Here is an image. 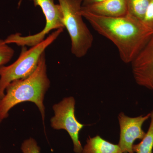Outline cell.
Wrapping results in <instances>:
<instances>
[{
    "mask_svg": "<svg viewBox=\"0 0 153 153\" xmlns=\"http://www.w3.org/2000/svg\"><path fill=\"white\" fill-rule=\"evenodd\" d=\"M82 17L94 30L113 43L121 59L131 63L153 35L143 22L127 14L123 17L108 18L94 15L81 10Z\"/></svg>",
    "mask_w": 153,
    "mask_h": 153,
    "instance_id": "obj_1",
    "label": "cell"
},
{
    "mask_svg": "<svg viewBox=\"0 0 153 153\" xmlns=\"http://www.w3.org/2000/svg\"><path fill=\"white\" fill-rule=\"evenodd\" d=\"M50 81L47 72L46 55L44 52L40 57L38 66L30 76L14 80L6 88L4 95L0 99V119L7 118L9 112L17 105L25 102L36 104L41 113L43 122L45 117L44 97Z\"/></svg>",
    "mask_w": 153,
    "mask_h": 153,
    "instance_id": "obj_2",
    "label": "cell"
},
{
    "mask_svg": "<svg viewBox=\"0 0 153 153\" xmlns=\"http://www.w3.org/2000/svg\"><path fill=\"white\" fill-rule=\"evenodd\" d=\"M63 30L61 28L55 30L44 41L30 49L22 47L21 54L13 63L0 67V99L4 95L6 88L10 83L14 80L26 78L35 71L41 55Z\"/></svg>",
    "mask_w": 153,
    "mask_h": 153,
    "instance_id": "obj_3",
    "label": "cell"
},
{
    "mask_svg": "<svg viewBox=\"0 0 153 153\" xmlns=\"http://www.w3.org/2000/svg\"><path fill=\"white\" fill-rule=\"evenodd\" d=\"M62 10L64 28L70 36L71 52L77 58L87 54L92 47V34L82 19V0H58Z\"/></svg>",
    "mask_w": 153,
    "mask_h": 153,
    "instance_id": "obj_4",
    "label": "cell"
},
{
    "mask_svg": "<svg viewBox=\"0 0 153 153\" xmlns=\"http://www.w3.org/2000/svg\"><path fill=\"white\" fill-rule=\"evenodd\" d=\"M35 7H40L46 19V25L40 33L33 35L23 36L20 33L11 34L4 41L7 44H15L22 47H32L44 41L52 30L64 29L63 15L60 5L55 4L54 0H29Z\"/></svg>",
    "mask_w": 153,
    "mask_h": 153,
    "instance_id": "obj_5",
    "label": "cell"
},
{
    "mask_svg": "<svg viewBox=\"0 0 153 153\" xmlns=\"http://www.w3.org/2000/svg\"><path fill=\"white\" fill-rule=\"evenodd\" d=\"M75 100L73 97L63 98L52 107L54 115L50 120L51 127L55 130H64L72 140L73 151L82 153L83 147L79 139V132L84 125L77 120L75 115Z\"/></svg>",
    "mask_w": 153,
    "mask_h": 153,
    "instance_id": "obj_6",
    "label": "cell"
},
{
    "mask_svg": "<svg viewBox=\"0 0 153 153\" xmlns=\"http://www.w3.org/2000/svg\"><path fill=\"white\" fill-rule=\"evenodd\" d=\"M150 116V113L134 117H129L122 112L119 114L120 134L118 145L123 153H134L132 149L134 143L137 140H142L145 137L146 132L142 126Z\"/></svg>",
    "mask_w": 153,
    "mask_h": 153,
    "instance_id": "obj_7",
    "label": "cell"
},
{
    "mask_svg": "<svg viewBox=\"0 0 153 153\" xmlns=\"http://www.w3.org/2000/svg\"><path fill=\"white\" fill-rule=\"evenodd\" d=\"M131 64L137 84L153 91V35Z\"/></svg>",
    "mask_w": 153,
    "mask_h": 153,
    "instance_id": "obj_8",
    "label": "cell"
},
{
    "mask_svg": "<svg viewBox=\"0 0 153 153\" xmlns=\"http://www.w3.org/2000/svg\"><path fill=\"white\" fill-rule=\"evenodd\" d=\"M82 9L94 15L108 18L123 17L128 14L126 0H104L82 7Z\"/></svg>",
    "mask_w": 153,
    "mask_h": 153,
    "instance_id": "obj_9",
    "label": "cell"
},
{
    "mask_svg": "<svg viewBox=\"0 0 153 153\" xmlns=\"http://www.w3.org/2000/svg\"><path fill=\"white\" fill-rule=\"evenodd\" d=\"M82 153H123L118 144H114L100 136L88 137Z\"/></svg>",
    "mask_w": 153,
    "mask_h": 153,
    "instance_id": "obj_10",
    "label": "cell"
},
{
    "mask_svg": "<svg viewBox=\"0 0 153 153\" xmlns=\"http://www.w3.org/2000/svg\"><path fill=\"white\" fill-rule=\"evenodd\" d=\"M150 113L151 122L147 132L139 143L134 144L133 146V151L134 153H153V110Z\"/></svg>",
    "mask_w": 153,
    "mask_h": 153,
    "instance_id": "obj_11",
    "label": "cell"
},
{
    "mask_svg": "<svg viewBox=\"0 0 153 153\" xmlns=\"http://www.w3.org/2000/svg\"><path fill=\"white\" fill-rule=\"evenodd\" d=\"M151 0H126L128 14L142 21Z\"/></svg>",
    "mask_w": 153,
    "mask_h": 153,
    "instance_id": "obj_12",
    "label": "cell"
},
{
    "mask_svg": "<svg viewBox=\"0 0 153 153\" xmlns=\"http://www.w3.org/2000/svg\"><path fill=\"white\" fill-rule=\"evenodd\" d=\"M15 51L6 44L4 40L0 38V67L8 63L13 57Z\"/></svg>",
    "mask_w": 153,
    "mask_h": 153,
    "instance_id": "obj_13",
    "label": "cell"
},
{
    "mask_svg": "<svg viewBox=\"0 0 153 153\" xmlns=\"http://www.w3.org/2000/svg\"><path fill=\"white\" fill-rule=\"evenodd\" d=\"M21 149L23 153H41V148L36 140L32 137L24 140Z\"/></svg>",
    "mask_w": 153,
    "mask_h": 153,
    "instance_id": "obj_14",
    "label": "cell"
},
{
    "mask_svg": "<svg viewBox=\"0 0 153 153\" xmlns=\"http://www.w3.org/2000/svg\"><path fill=\"white\" fill-rule=\"evenodd\" d=\"M142 22L146 27L153 31V0H151Z\"/></svg>",
    "mask_w": 153,
    "mask_h": 153,
    "instance_id": "obj_15",
    "label": "cell"
},
{
    "mask_svg": "<svg viewBox=\"0 0 153 153\" xmlns=\"http://www.w3.org/2000/svg\"><path fill=\"white\" fill-rule=\"evenodd\" d=\"M103 1L104 0H82V7L91 5Z\"/></svg>",
    "mask_w": 153,
    "mask_h": 153,
    "instance_id": "obj_16",
    "label": "cell"
},
{
    "mask_svg": "<svg viewBox=\"0 0 153 153\" xmlns=\"http://www.w3.org/2000/svg\"><path fill=\"white\" fill-rule=\"evenodd\" d=\"M2 121L1 120V119H0V124H1V122H2Z\"/></svg>",
    "mask_w": 153,
    "mask_h": 153,
    "instance_id": "obj_17",
    "label": "cell"
}]
</instances>
